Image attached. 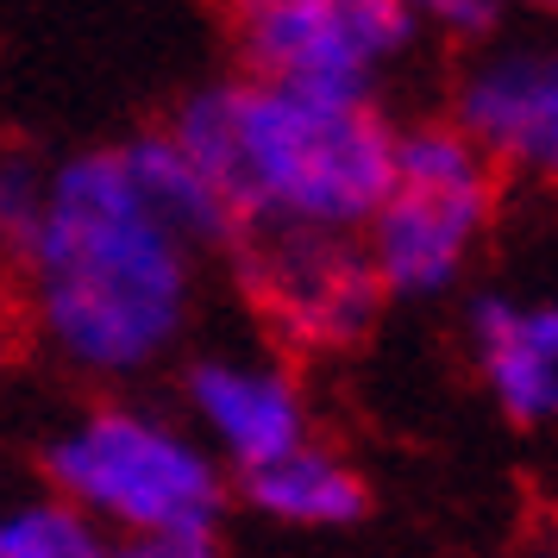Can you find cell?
Masks as SVG:
<instances>
[{
    "label": "cell",
    "mask_w": 558,
    "mask_h": 558,
    "mask_svg": "<svg viewBox=\"0 0 558 558\" xmlns=\"http://www.w3.org/2000/svg\"><path fill=\"white\" fill-rule=\"evenodd\" d=\"M13 277L45 357L101 389L182 357L202 307V252L157 220L120 145L51 157L45 220Z\"/></svg>",
    "instance_id": "6da1fadb"
},
{
    "label": "cell",
    "mask_w": 558,
    "mask_h": 558,
    "mask_svg": "<svg viewBox=\"0 0 558 558\" xmlns=\"http://www.w3.org/2000/svg\"><path fill=\"white\" fill-rule=\"evenodd\" d=\"M163 132L220 189L245 239H357L396 177V120L383 113V101H320L282 82H202L170 107Z\"/></svg>",
    "instance_id": "7a4b0ae2"
},
{
    "label": "cell",
    "mask_w": 558,
    "mask_h": 558,
    "mask_svg": "<svg viewBox=\"0 0 558 558\" xmlns=\"http://www.w3.org/2000/svg\"><path fill=\"white\" fill-rule=\"evenodd\" d=\"M38 483L76 502L107 539L138 533H227L239 502L232 471L151 402L107 396L70 414L38 446Z\"/></svg>",
    "instance_id": "3957f363"
},
{
    "label": "cell",
    "mask_w": 558,
    "mask_h": 558,
    "mask_svg": "<svg viewBox=\"0 0 558 558\" xmlns=\"http://www.w3.org/2000/svg\"><path fill=\"white\" fill-rule=\"evenodd\" d=\"M502 207V170L446 113L396 126L389 195L357 232L389 302H446L477 264Z\"/></svg>",
    "instance_id": "277c9868"
},
{
    "label": "cell",
    "mask_w": 558,
    "mask_h": 558,
    "mask_svg": "<svg viewBox=\"0 0 558 558\" xmlns=\"http://www.w3.org/2000/svg\"><path fill=\"white\" fill-rule=\"evenodd\" d=\"M252 82L320 101H377L383 70L421 45L408 0H220Z\"/></svg>",
    "instance_id": "5b68a950"
},
{
    "label": "cell",
    "mask_w": 558,
    "mask_h": 558,
    "mask_svg": "<svg viewBox=\"0 0 558 558\" xmlns=\"http://www.w3.org/2000/svg\"><path fill=\"white\" fill-rule=\"evenodd\" d=\"M239 282L264 327L277 332L289 352H357L377 332L389 295L377 289V270L357 239L332 232H252L239 239Z\"/></svg>",
    "instance_id": "8992f818"
},
{
    "label": "cell",
    "mask_w": 558,
    "mask_h": 558,
    "mask_svg": "<svg viewBox=\"0 0 558 558\" xmlns=\"http://www.w3.org/2000/svg\"><path fill=\"white\" fill-rule=\"evenodd\" d=\"M177 389L189 433L232 477H245V471L314 439V396H307L302 371L289 357L232 352V345L189 352L177 371Z\"/></svg>",
    "instance_id": "52a82bcc"
},
{
    "label": "cell",
    "mask_w": 558,
    "mask_h": 558,
    "mask_svg": "<svg viewBox=\"0 0 558 558\" xmlns=\"http://www.w3.org/2000/svg\"><path fill=\"white\" fill-rule=\"evenodd\" d=\"M452 126L496 170L558 182V45H508L477 57L452 88Z\"/></svg>",
    "instance_id": "ba28073f"
},
{
    "label": "cell",
    "mask_w": 558,
    "mask_h": 558,
    "mask_svg": "<svg viewBox=\"0 0 558 558\" xmlns=\"http://www.w3.org/2000/svg\"><path fill=\"white\" fill-rule=\"evenodd\" d=\"M464 345L477 364L483 396L508 427H553L558 421V295L521 302L483 289L464 307Z\"/></svg>",
    "instance_id": "9c48e42d"
},
{
    "label": "cell",
    "mask_w": 558,
    "mask_h": 558,
    "mask_svg": "<svg viewBox=\"0 0 558 558\" xmlns=\"http://www.w3.org/2000/svg\"><path fill=\"white\" fill-rule=\"evenodd\" d=\"M239 502L264 514L270 527H295V533H345V527H364L371 508H377V489L371 477L357 471L352 452L327 446L320 433L295 446V452L257 464L245 477H232Z\"/></svg>",
    "instance_id": "30bf717a"
},
{
    "label": "cell",
    "mask_w": 558,
    "mask_h": 558,
    "mask_svg": "<svg viewBox=\"0 0 558 558\" xmlns=\"http://www.w3.org/2000/svg\"><path fill=\"white\" fill-rule=\"evenodd\" d=\"M120 157H126L138 195L157 207V220L177 232V239H189L202 257H232L239 252L245 232H239V220H232V207L220 202V189L182 157V145L163 126H145V132H132V138H120Z\"/></svg>",
    "instance_id": "8fae6325"
},
{
    "label": "cell",
    "mask_w": 558,
    "mask_h": 558,
    "mask_svg": "<svg viewBox=\"0 0 558 558\" xmlns=\"http://www.w3.org/2000/svg\"><path fill=\"white\" fill-rule=\"evenodd\" d=\"M0 558H107V533L51 489L0 502Z\"/></svg>",
    "instance_id": "7c38bea8"
},
{
    "label": "cell",
    "mask_w": 558,
    "mask_h": 558,
    "mask_svg": "<svg viewBox=\"0 0 558 558\" xmlns=\"http://www.w3.org/2000/svg\"><path fill=\"white\" fill-rule=\"evenodd\" d=\"M45 177L51 163L38 151H0V264L20 270L45 220Z\"/></svg>",
    "instance_id": "4fadbf2b"
},
{
    "label": "cell",
    "mask_w": 558,
    "mask_h": 558,
    "mask_svg": "<svg viewBox=\"0 0 558 558\" xmlns=\"http://www.w3.org/2000/svg\"><path fill=\"white\" fill-rule=\"evenodd\" d=\"M408 13L421 32H439L446 45H489L502 32L508 0H408Z\"/></svg>",
    "instance_id": "5bb4252c"
},
{
    "label": "cell",
    "mask_w": 558,
    "mask_h": 558,
    "mask_svg": "<svg viewBox=\"0 0 558 558\" xmlns=\"http://www.w3.org/2000/svg\"><path fill=\"white\" fill-rule=\"evenodd\" d=\"M107 558H227V533H138V539H107Z\"/></svg>",
    "instance_id": "9a60e30c"
},
{
    "label": "cell",
    "mask_w": 558,
    "mask_h": 558,
    "mask_svg": "<svg viewBox=\"0 0 558 558\" xmlns=\"http://www.w3.org/2000/svg\"><path fill=\"white\" fill-rule=\"evenodd\" d=\"M521 558H558V539H539V546H527Z\"/></svg>",
    "instance_id": "2e32d148"
},
{
    "label": "cell",
    "mask_w": 558,
    "mask_h": 558,
    "mask_svg": "<svg viewBox=\"0 0 558 558\" xmlns=\"http://www.w3.org/2000/svg\"><path fill=\"white\" fill-rule=\"evenodd\" d=\"M521 7H539V13H553L558 20V0H521Z\"/></svg>",
    "instance_id": "e0dca14e"
}]
</instances>
